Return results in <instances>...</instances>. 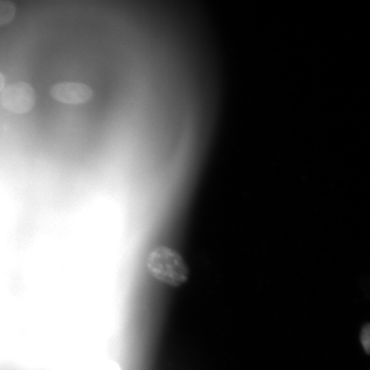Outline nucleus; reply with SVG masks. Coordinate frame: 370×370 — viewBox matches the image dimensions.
I'll use <instances>...</instances> for the list:
<instances>
[{
    "mask_svg": "<svg viewBox=\"0 0 370 370\" xmlns=\"http://www.w3.org/2000/svg\"><path fill=\"white\" fill-rule=\"evenodd\" d=\"M146 267L155 279L172 287L180 286L188 278V268L182 256L168 246L151 249L147 255Z\"/></svg>",
    "mask_w": 370,
    "mask_h": 370,
    "instance_id": "1",
    "label": "nucleus"
},
{
    "mask_svg": "<svg viewBox=\"0 0 370 370\" xmlns=\"http://www.w3.org/2000/svg\"><path fill=\"white\" fill-rule=\"evenodd\" d=\"M35 92L28 83L20 82L5 86L0 95V103L6 110L18 114L29 111L34 106Z\"/></svg>",
    "mask_w": 370,
    "mask_h": 370,
    "instance_id": "2",
    "label": "nucleus"
},
{
    "mask_svg": "<svg viewBox=\"0 0 370 370\" xmlns=\"http://www.w3.org/2000/svg\"><path fill=\"white\" fill-rule=\"evenodd\" d=\"M360 341L366 352L369 351L370 344V335H369V327L367 324L365 325L360 332Z\"/></svg>",
    "mask_w": 370,
    "mask_h": 370,
    "instance_id": "5",
    "label": "nucleus"
},
{
    "mask_svg": "<svg viewBox=\"0 0 370 370\" xmlns=\"http://www.w3.org/2000/svg\"><path fill=\"white\" fill-rule=\"evenodd\" d=\"M16 7L10 0H0V26L10 23L14 17Z\"/></svg>",
    "mask_w": 370,
    "mask_h": 370,
    "instance_id": "4",
    "label": "nucleus"
},
{
    "mask_svg": "<svg viewBox=\"0 0 370 370\" xmlns=\"http://www.w3.org/2000/svg\"><path fill=\"white\" fill-rule=\"evenodd\" d=\"M56 101L68 104H79L88 101L93 95L92 88L77 82H62L55 84L50 90Z\"/></svg>",
    "mask_w": 370,
    "mask_h": 370,
    "instance_id": "3",
    "label": "nucleus"
},
{
    "mask_svg": "<svg viewBox=\"0 0 370 370\" xmlns=\"http://www.w3.org/2000/svg\"><path fill=\"white\" fill-rule=\"evenodd\" d=\"M5 85V77L0 72V92L2 91V90L4 88Z\"/></svg>",
    "mask_w": 370,
    "mask_h": 370,
    "instance_id": "6",
    "label": "nucleus"
}]
</instances>
